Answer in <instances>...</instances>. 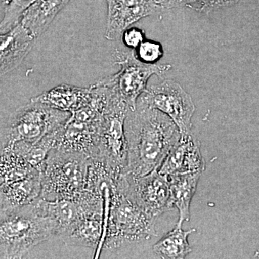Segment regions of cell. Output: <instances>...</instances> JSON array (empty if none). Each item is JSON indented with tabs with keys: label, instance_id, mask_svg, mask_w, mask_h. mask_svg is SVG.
<instances>
[{
	"label": "cell",
	"instance_id": "6da1fadb",
	"mask_svg": "<svg viewBox=\"0 0 259 259\" xmlns=\"http://www.w3.org/2000/svg\"><path fill=\"white\" fill-rule=\"evenodd\" d=\"M127 143L125 173L139 177L158 169L181 138L173 120L159 110L136 105L125 122Z\"/></svg>",
	"mask_w": 259,
	"mask_h": 259
},
{
	"label": "cell",
	"instance_id": "7a4b0ae2",
	"mask_svg": "<svg viewBox=\"0 0 259 259\" xmlns=\"http://www.w3.org/2000/svg\"><path fill=\"white\" fill-rule=\"evenodd\" d=\"M57 225L32 203L1 212L0 256L3 259L23 258L36 245L56 236Z\"/></svg>",
	"mask_w": 259,
	"mask_h": 259
},
{
	"label": "cell",
	"instance_id": "3957f363",
	"mask_svg": "<svg viewBox=\"0 0 259 259\" xmlns=\"http://www.w3.org/2000/svg\"><path fill=\"white\" fill-rule=\"evenodd\" d=\"M107 231L102 247L114 251L126 243H139L157 236L151 217L117 188L116 180L110 189Z\"/></svg>",
	"mask_w": 259,
	"mask_h": 259
},
{
	"label": "cell",
	"instance_id": "277c9868",
	"mask_svg": "<svg viewBox=\"0 0 259 259\" xmlns=\"http://www.w3.org/2000/svg\"><path fill=\"white\" fill-rule=\"evenodd\" d=\"M90 158L81 153L54 148L41 171V198L74 199L84 188Z\"/></svg>",
	"mask_w": 259,
	"mask_h": 259
},
{
	"label": "cell",
	"instance_id": "5b68a950",
	"mask_svg": "<svg viewBox=\"0 0 259 259\" xmlns=\"http://www.w3.org/2000/svg\"><path fill=\"white\" fill-rule=\"evenodd\" d=\"M72 114L30 100L19 107L2 130L1 150L10 148L19 141L35 144L48 134L61 128Z\"/></svg>",
	"mask_w": 259,
	"mask_h": 259
},
{
	"label": "cell",
	"instance_id": "8992f818",
	"mask_svg": "<svg viewBox=\"0 0 259 259\" xmlns=\"http://www.w3.org/2000/svg\"><path fill=\"white\" fill-rule=\"evenodd\" d=\"M115 64L120 66L117 74L106 76L97 81V84L110 88L131 111L136 109L138 100L147 89L148 79L153 75H162L171 69L169 64H146L136 59L134 51L115 49L112 53Z\"/></svg>",
	"mask_w": 259,
	"mask_h": 259
},
{
	"label": "cell",
	"instance_id": "52a82bcc",
	"mask_svg": "<svg viewBox=\"0 0 259 259\" xmlns=\"http://www.w3.org/2000/svg\"><path fill=\"white\" fill-rule=\"evenodd\" d=\"M130 111L127 104L112 91L111 101L99 129L97 159L103 162L115 177L125 174L127 167L125 122Z\"/></svg>",
	"mask_w": 259,
	"mask_h": 259
},
{
	"label": "cell",
	"instance_id": "ba28073f",
	"mask_svg": "<svg viewBox=\"0 0 259 259\" xmlns=\"http://www.w3.org/2000/svg\"><path fill=\"white\" fill-rule=\"evenodd\" d=\"M116 184L126 197L155 219L173 209L168 178L158 169L144 176L122 174Z\"/></svg>",
	"mask_w": 259,
	"mask_h": 259
},
{
	"label": "cell",
	"instance_id": "9c48e42d",
	"mask_svg": "<svg viewBox=\"0 0 259 259\" xmlns=\"http://www.w3.org/2000/svg\"><path fill=\"white\" fill-rule=\"evenodd\" d=\"M137 105L159 110L175 122L182 136L192 134V118L195 112L192 97L176 81L166 79L147 88Z\"/></svg>",
	"mask_w": 259,
	"mask_h": 259
},
{
	"label": "cell",
	"instance_id": "30bf717a",
	"mask_svg": "<svg viewBox=\"0 0 259 259\" xmlns=\"http://www.w3.org/2000/svg\"><path fill=\"white\" fill-rule=\"evenodd\" d=\"M107 19L105 37L115 40L141 19L162 10L154 0H106Z\"/></svg>",
	"mask_w": 259,
	"mask_h": 259
},
{
	"label": "cell",
	"instance_id": "8fae6325",
	"mask_svg": "<svg viewBox=\"0 0 259 259\" xmlns=\"http://www.w3.org/2000/svg\"><path fill=\"white\" fill-rule=\"evenodd\" d=\"M205 162L200 151V142L192 134L181 135L180 139L167 154L158 171L167 177L185 174L202 173Z\"/></svg>",
	"mask_w": 259,
	"mask_h": 259
},
{
	"label": "cell",
	"instance_id": "7c38bea8",
	"mask_svg": "<svg viewBox=\"0 0 259 259\" xmlns=\"http://www.w3.org/2000/svg\"><path fill=\"white\" fill-rule=\"evenodd\" d=\"M37 37L21 23L0 35L1 76L18 67L35 45Z\"/></svg>",
	"mask_w": 259,
	"mask_h": 259
},
{
	"label": "cell",
	"instance_id": "4fadbf2b",
	"mask_svg": "<svg viewBox=\"0 0 259 259\" xmlns=\"http://www.w3.org/2000/svg\"><path fill=\"white\" fill-rule=\"evenodd\" d=\"M42 192L41 173L24 180L1 185V212L20 208L35 202Z\"/></svg>",
	"mask_w": 259,
	"mask_h": 259
},
{
	"label": "cell",
	"instance_id": "5bb4252c",
	"mask_svg": "<svg viewBox=\"0 0 259 259\" xmlns=\"http://www.w3.org/2000/svg\"><path fill=\"white\" fill-rule=\"evenodd\" d=\"M91 94V88L61 84L33 97L31 100L72 114L88 103Z\"/></svg>",
	"mask_w": 259,
	"mask_h": 259
},
{
	"label": "cell",
	"instance_id": "9a60e30c",
	"mask_svg": "<svg viewBox=\"0 0 259 259\" xmlns=\"http://www.w3.org/2000/svg\"><path fill=\"white\" fill-rule=\"evenodd\" d=\"M104 231V215L84 216L59 236L65 244L95 248L100 247Z\"/></svg>",
	"mask_w": 259,
	"mask_h": 259
},
{
	"label": "cell",
	"instance_id": "2e32d148",
	"mask_svg": "<svg viewBox=\"0 0 259 259\" xmlns=\"http://www.w3.org/2000/svg\"><path fill=\"white\" fill-rule=\"evenodd\" d=\"M202 173L177 175L168 177L171 201L173 208L179 211L177 226L182 227L183 223L190 220V205Z\"/></svg>",
	"mask_w": 259,
	"mask_h": 259
},
{
	"label": "cell",
	"instance_id": "e0dca14e",
	"mask_svg": "<svg viewBox=\"0 0 259 259\" xmlns=\"http://www.w3.org/2000/svg\"><path fill=\"white\" fill-rule=\"evenodd\" d=\"M35 203L44 215L51 218L57 225L56 237L60 236L80 218L86 216L76 199L50 201L39 197L35 200Z\"/></svg>",
	"mask_w": 259,
	"mask_h": 259
},
{
	"label": "cell",
	"instance_id": "ac0fdd59",
	"mask_svg": "<svg viewBox=\"0 0 259 259\" xmlns=\"http://www.w3.org/2000/svg\"><path fill=\"white\" fill-rule=\"evenodd\" d=\"M69 1L35 0L23 13L20 23L37 38L47 30L56 15Z\"/></svg>",
	"mask_w": 259,
	"mask_h": 259
},
{
	"label": "cell",
	"instance_id": "d6986e66",
	"mask_svg": "<svg viewBox=\"0 0 259 259\" xmlns=\"http://www.w3.org/2000/svg\"><path fill=\"white\" fill-rule=\"evenodd\" d=\"M194 232V228L184 231L182 227L176 226L154 245L153 252L161 258H185L192 251L188 237Z\"/></svg>",
	"mask_w": 259,
	"mask_h": 259
},
{
	"label": "cell",
	"instance_id": "ffe728a7",
	"mask_svg": "<svg viewBox=\"0 0 259 259\" xmlns=\"http://www.w3.org/2000/svg\"><path fill=\"white\" fill-rule=\"evenodd\" d=\"M0 184L13 183L39 173L26 160L12 149L1 150Z\"/></svg>",
	"mask_w": 259,
	"mask_h": 259
},
{
	"label": "cell",
	"instance_id": "44dd1931",
	"mask_svg": "<svg viewBox=\"0 0 259 259\" xmlns=\"http://www.w3.org/2000/svg\"><path fill=\"white\" fill-rule=\"evenodd\" d=\"M35 0H1L3 18L0 24L1 33L9 31L20 23L25 10L31 6Z\"/></svg>",
	"mask_w": 259,
	"mask_h": 259
},
{
	"label": "cell",
	"instance_id": "7402d4cb",
	"mask_svg": "<svg viewBox=\"0 0 259 259\" xmlns=\"http://www.w3.org/2000/svg\"><path fill=\"white\" fill-rule=\"evenodd\" d=\"M134 52L138 60L150 65L157 64L164 55V50L160 42L147 39L141 42Z\"/></svg>",
	"mask_w": 259,
	"mask_h": 259
},
{
	"label": "cell",
	"instance_id": "603a6c76",
	"mask_svg": "<svg viewBox=\"0 0 259 259\" xmlns=\"http://www.w3.org/2000/svg\"><path fill=\"white\" fill-rule=\"evenodd\" d=\"M121 38L126 48L134 51L146 40V35L141 29L130 27L122 32Z\"/></svg>",
	"mask_w": 259,
	"mask_h": 259
},
{
	"label": "cell",
	"instance_id": "cb8c5ba5",
	"mask_svg": "<svg viewBox=\"0 0 259 259\" xmlns=\"http://www.w3.org/2000/svg\"><path fill=\"white\" fill-rule=\"evenodd\" d=\"M241 1V0H197L194 8L199 11L209 13L226 7L233 6Z\"/></svg>",
	"mask_w": 259,
	"mask_h": 259
},
{
	"label": "cell",
	"instance_id": "d4e9b609",
	"mask_svg": "<svg viewBox=\"0 0 259 259\" xmlns=\"http://www.w3.org/2000/svg\"><path fill=\"white\" fill-rule=\"evenodd\" d=\"M154 2L158 8L164 10L185 6L194 8L197 0H154Z\"/></svg>",
	"mask_w": 259,
	"mask_h": 259
}]
</instances>
